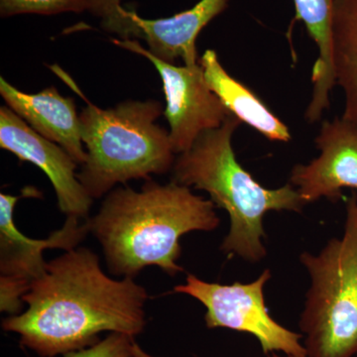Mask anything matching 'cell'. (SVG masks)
Segmentation results:
<instances>
[{
	"label": "cell",
	"instance_id": "cell-1",
	"mask_svg": "<svg viewBox=\"0 0 357 357\" xmlns=\"http://www.w3.org/2000/svg\"><path fill=\"white\" fill-rule=\"evenodd\" d=\"M147 299L133 278H110L93 251L76 248L47 262L23 297L27 310L4 319L2 328L39 356H64L96 344L102 333L139 335Z\"/></svg>",
	"mask_w": 357,
	"mask_h": 357
},
{
	"label": "cell",
	"instance_id": "cell-2",
	"mask_svg": "<svg viewBox=\"0 0 357 357\" xmlns=\"http://www.w3.org/2000/svg\"><path fill=\"white\" fill-rule=\"evenodd\" d=\"M215 204L189 187L149 180L135 191L117 188L89 220V232L102 245L110 273L133 278L145 267L157 266L175 276L180 241L192 231H213L220 225Z\"/></svg>",
	"mask_w": 357,
	"mask_h": 357
},
{
	"label": "cell",
	"instance_id": "cell-3",
	"mask_svg": "<svg viewBox=\"0 0 357 357\" xmlns=\"http://www.w3.org/2000/svg\"><path fill=\"white\" fill-rule=\"evenodd\" d=\"M241 123L231 114L220 128L202 133L188 151L176 158L172 181L208 192L215 206L227 211L230 227L220 250L258 263L267 255L265 215L269 211L301 213L307 204L290 183L268 189L239 164L231 141Z\"/></svg>",
	"mask_w": 357,
	"mask_h": 357
},
{
	"label": "cell",
	"instance_id": "cell-4",
	"mask_svg": "<svg viewBox=\"0 0 357 357\" xmlns=\"http://www.w3.org/2000/svg\"><path fill=\"white\" fill-rule=\"evenodd\" d=\"M84 100L79 115L86 160L77 176L91 199L129 180L172 171L176 154L170 136L156 123L164 112L161 102L129 100L102 109Z\"/></svg>",
	"mask_w": 357,
	"mask_h": 357
},
{
	"label": "cell",
	"instance_id": "cell-5",
	"mask_svg": "<svg viewBox=\"0 0 357 357\" xmlns=\"http://www.w3.org/2000/svg\"><path fill=\"white\" fill-rule=\"evenodd\" d=\"M301 264L310 277L299 326L307 357L357 354V195L345 203L342 236L319 252L304 251Z\"/></svg>",
	"mask_w": 357,
	"mask_h": 357
},
{
	"label": "cell",
	"instance_id": "cell-6",
	"mask_svg": "<svg viewBox=\"0 0 357 357\" xmlns=\"http://www.w3.org/2000/svg\"><path fill=\"white\" fill-rule=\"evenodd\" d=\"M271 277V271L264 269L255 281L222 285L189 274L185 284L176 286L174 292L190 296L204 305L208 328H227L253 335L265 354L282 352L307 356L302 333L282 326L268 311L264 288Z\"/></svg>",
	"mask_w": 357,
	"mask_h": 357
},
{
	"label": "cell",
	"instance_id": "cell-7",
	"mask_svg": "<svg viewBox=\"0 0 357 357\" xmlns=\"http://www.w3.org/2000/svg\"><path fill=\"white\" fill-rule=\"evenodd\" d=\"M36 188L26 187L20 196L0 194V311L11 316L20 314L23 297L32 282L46 270V249L68 251L79 246L89 232V220L84 223L75 217H67L62 229L46 239L25 236L14 222V208L22 198H39Z\"/></svg>",
	"mask_w": 357,
	"mask_h": 357
},
{
	"label": "cell",
	"instance_id": "cell-8",
	"mask_svg": "<svg viewBox=\"0 0 357 357\" xmlns=\"http://www.w3.org/2000/svg\"><path fill=\"white\" fill-rule=\"evenodd\" d=\"M112 43L148 59L158 70L165 93L163 115L175 154L188 151L202 133L220 128L231 115L213 93L199 63L176 66L152 55L135 39H112Z\"/></svg>",
	"mask_w": 357,
	"mask_h": 357
},
{
	"label": "cell",
	"instance_id": "cell-9",
	"mask_svg": "<svg viewBox=\"0 0 357 357\" xmlns=\"http://www.w3.org/2000/svg\"><path fill=\"white\" fill-rule=\"evenodd\" d=\"M0 147L46 174L57 195L59 208L67 217L88 220L93 199L77 178L79 164L60 145L33 130L7 105L0 107Z\"/></svg>",
	"mask_w": 357,
	"mask_h": 357
},
{
	"label": "cell",
	"instance_id": "cell-10",
	"mask_svg": "<svg viewBox=\"0 0 357 357\" xmlns=\"http://www.w3.org/2000/svg\"><path fill=\"white\" fill-rule=\"evenodd\" d=\"M314 143L319 156L294 167L289 181L305 203L337 201L347 188L357 191V128L342 117L325 121Z\"/></svg>",
	"mask_w": 357,
	"mask_h": 357
},
{
	"label": "cell",
	"instance_id": "cell-11",
	"mask_svg": "<svg viewBox=\"0 0 357 357\" xmlns=\"http://www.w3.org/2000/svg\"><path fill=\"white\" fill-rule=\"evenodd\" d=\"M229 0H199L191 8L166 18L146 20L128 10V39H143L147 50L167 63L181 59L185 66L199 64L197 39L211 21L229 7Z\"/></svg>",
	"mask_w": 357,
	"mask_h": 357
},
{
	"label": "cell",
	"instance_id": "cell-12",
	"mask_svg": "<svg viewBox=\"0 0 357 357\" xmlns=\"http://www.w3.org/2000/svg\"><path fill=\"white\" fill-rule=\"evenodd\" d=\"M0 95L7 107L40 135L60 145L79 165L86 160L81 122L74 100L49 86L37 93H26L0 77Z\"/></svg>",
	"mask_w": 357,
	"mask_h": 357
},
{
	"label": "cell",
	"instance_id": "cell-13",
	"mask_svg": "<svg viewBox=\"0 0 357 357\" xmlns=\"http://www.w3.org/2000/svg\"><path fill=\"white\" fill-rule=\"evenodd\" d=\"M208 88L217 95L230 114L271 141L288 143L292 134L264 102L245 84L230 76L218 60L217 52L208 49L199 57Z\"/></svg>",
	"mask_w": 357,
	"mask_h": 357
},
{
	"label": "cell",
	"instance_id": "cell-14",
	"mask_svg": "<svg viewBox=\"0 0 357 357\" xmlns=\"http://www.w3.org/2000/svg\"><path fill=\"white\" fill-rule=\"evenodd\" d=\"M335 0H294L296 16L316 43L319 57L312 72V93L305 117L314 123L330 107V96L335 83L333 69V14Z\"/></svg>",
	"mask_w": 357,
	"mask_h": 357
},
{
	"label": "cell",
	"instance_id": "cell-15",
	"mask_svg": "<svg viewBox=\"0 0 357 357\" xmlns=\"http://www.w3.org/2000/svg\"><path fill=\"white\" fill-rule=\"evenodd\" d=\"M333 69L342 88V119L357 128V0H335L333 14Z\"/></svg>",
	"mask_w": 357,
	"mask_h": 357
},
{
	"label": "cell",
	"instance_id": "cell-16",
	"mask_svg": "<svg viewBox=\"0 0 357 357\" xmlns=\"http://www.w3.org/2000/svg\"><path fill=\"white\" fill-rule=\"evenodd\" d=\"M89 9V0H0V16L2 18L22 14L82 13Z\"/></svg>",
	"mask_w": 357,
	"mask_h": 357
},
{
	"label": "cell",
	"instance_id": "cell-17",
	"mask_svg": "<svg viewBox=\"0 0 357 357\" xmlns=\"http://www.w3.org/2000/svg\"><path fill=\"white\" fill-rule=\"evenodd\" d=\"M89 13L102 20L103 29L114 33L119 39L128 37V10L122 6L123 0H89Z\"/></svg>",
	"mask_w": 357,
	"mask_h": 357
},
{
	"label": "cell",
	"instance_id": "cell-18",
	"mask_svg": "<svg viewBox=\"0 0 357 357\" xmlns=\"http://www.w3.org/2000/svg\"><path fill=\"white\" fill-rule=\"evenodd\" d=\"M134 337L122 333H109L105 340L81 351H70L64 357H132Z\"/></svg>",
	"mask_w": 357,
	"mask_h": 357
},
{
	"label": "cell",
	"instance_id": "cell-19",
	"mask_svg": "<svg viewBox=\"0 0 357 357\" xmlns=\"http://www.w3.org/2000/svg\"><path fill=\"white\" fill-rule=\"evenodd\" d=\"M132 357H156V356H151V354H147L146 351H143L142 349H141L139 345L136 344V342H134L133 349H132ZM272 357H307V356H285V354H284L283 356H274Z\"/></svg>",
	"mask_w": 357,
	"mask_h": 357
},
{
	"label": "cell",
	"instance_id": "cell-20",
	"mask_svg": "<svg viewBox=\"0 0 357 357\" xmlns=\"http://www.w3.org/2000/svg\"><path fill=\"white\" fill-rule=\"evenodd\" d=\"M354 357H357V354H356V356H354Z\"/></svg>",
	"mask_w": 357,
	"mask_h": 357
}]
</instances>
